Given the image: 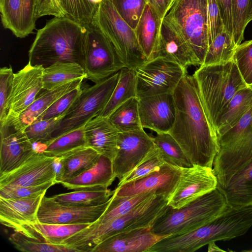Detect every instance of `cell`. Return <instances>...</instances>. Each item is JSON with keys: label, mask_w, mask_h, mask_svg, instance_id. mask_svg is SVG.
Returning a JSON list of instances; mask_svg holds the SVG:
<instances>
[{"label": "cell", "mask_w": 252, "mask_h": 252, "mask_svg": "<svg viewBox=\"0 0 252 252\" xmlns=\"http://www.w3.org/2000/svg\"><path fill=\"white\" fill-rule=\"evenodd\" d=\"M173 94L176 115L169 132L193 165L212 168L220 150L218 138L204 111L193 75L186 74Z\"/></svg>", "instance_id": "6da1fadb"}, {"label": "cell", "mask_w": 252, "mask_h": 252, "mask_svg": "<svg viewBox=\"0 0 252 252\" xmlns=\"http://www.w3.org/2000/svg\"><path fill=\"white\" fill-rule=\"evenodd\" d=\"M84 26L66 17H55L37 31L29 51V63L44 68L57 62L74 63L83 67Z\"/></svg>", "instance_id": "7a4b0ae2"}, {"label": "cell", "mask_w": 252, "mask_h": 252, "mask_svg": "<svg viewBox=\"0 0 252 252\" xmlns=\"http://www.w3.org/2000/svg\"><path fill=\"white\" fill-rule=\"evenodd\" d=\"M192 75L206 116L215 130L219 119L231 98L248 86L233 60L200 65Z\"/></svg>", "instance_id": "3957f363"}, {"label": "cell", "mask_w": 252, "mask_h": 252, "mask_svg": "<svg viewBox=\"0 0 252 252\" xmlns=\"http://www.w3.org/2000/svg\"><path fill=\"white\" fill-rule=\"evenodd\" d=\"M167 205L168 199L163 196L154 195L110 222L100 225L92 223L66 239L64 244L80 252H91L94 247L117 233L151 228Z\"/></svg>", "instance_id": "277c9868"}, {"label": "cell", "mask_w": 252, "mask_h": 252, "mask_svg": "<svg viewBox=\"0 0 252 252\" xmlns=\"http://www.w3.org/2000/svg\"><path fill=\"white\" fill-rule=\"evenodd\" d=\"M252 226V206L234 208L227 205L219 216L191 232L166 238L168 252H193L211 242L229 240L245 234Z\"/></svg>", "instance_id": "5b68a950"}, {"label": "cell", "mask_w": 252, "mask_h": 252, "mask_svg": "<svg viewBox=\"0 0 252 252\" xmlns=\"http://www.w3.org/2000/svg\"><path fill=\"white\" fill-rule=\"evenodd\" d=\"M227 205L223 194L217 188L180 208L167 205L151 230L157 235L166 236L187 233L212 221Z\"/></svg>", "instance_id": "8992f818"}, {"label": "cell", "mask_w": 252, "mask_h": 252, "mask_svg": "<svg viewBox=\"0 0 252 252\" xmlns=\"http://www.w3.org/2000/svg\"><path fill=\"white\" fill-rule=\"evenodd\" d=\"M162 21L202 65L208 47L207 0H173Z\"/></svg>", "instance_id": "52a82bcc"}, {"label": "cell", "mask_w": 252, "mask_h": 252, "mask_svg": "<svg viewBox=\"0 0 252 252\" xmlns=\"http://www.w3.org/2000/svg\"><path fill=\"white\" fill-rule=\"evenodd\" d=\"M92 23L111 43L125 67L136 69L147 61L135 31L109 0H103L98 4Z\"/></svg>", "instance_id": "ba28073f"}, {"label": "cell", "mask_w": 252, "mask_h": 252, "mask_svg": "<svg viewBox=\"0 0 252 252\" xmlns=\"http://www.w3.org/2000/svg\"><path fill=\"white\" fill-rule=\"evenodd\" d=\"M119 77L120 71L92 86L82 89L66 111L52 137L84 126L89 121L97 116L108 103Z\"/></svg>", "instance_id": "9c48e42d"}, {"label": "cell", "mask_w": 252, "mask_h": 252, "mask_svg": "<svg viewBox=\"0 0 252 252\" xmlns=\"http://www.w3.org/2000/svg\"><path fill=\"white\" fill-rule=\"evenodd\" d=\"M85 47L83 68L86 79L98 83L125 67L114 47L93 23L84 26Z\"/></svg>", "instance_id": "30bf717a"}, {"label": "cell", "mask_w": 252, "mask_h": 252, "mask_svg": "<svg viewBox=\"0 0 252 252\" xmlns=\"http://www.w3.org/2000/svg\"><path fill=\"white\" fill-rule=\"evenodd\" d=\"M135 70L138 99L157 94H173L187 74V68L161 58L148 61Z\"/></svg>", "instance_id": "8fae6325"}, {"label": "cell", "mask_w": 252, "mask_h": 252, "mask_svg": "<svg viewBox=\"0 0 252 252\" xmlns=\"http://www.w3.org/2000/svg\"><path fill=\"white\" fill-rule=\"evenodd\" d=\"M111 197L105 203L96 206H79L61 204L53 197H43L37 213L41 223L57 224H92L103 215Z\"/></svg>", "instance_id": "7c38bea8"}, {"label": "cell", "mask_w": 252, "mask_h": 252, "mask_svg": "<svg viewBox=\"0 0 252 252\" xmlns=\"http://www.w3.org/2000/svg\"><path fill=\"white\" fill-rule=\"evenodd\" d=\"M154 145L153 137L143 128L119 133L117 151L112 161L119 182L135 168Z\"/></svg>", "instance_id": "4fadbf2b"}, {"label": "cell", "mask_w": 252, "mask_h": 252, "mask_svg": "<svg viewBox=\"0 0 252 252\" xmlns=\"http://www.w3.org/2000/svg\"><path fill=\"white\" fill-rule=\"evenodd\" d=\"M44 67L30 63L14 73L11 93L7 103L6 121L18 118L34 101L43 89Z\"/></svg>", "instance_id": "5bb4252c"}, {"label": "cell", "mask_w": 252, "mask_h": 252, "mask_svg": "<svg viewBox=\"0 0 252 252\" xmlns=\"http://www.w3.org/2000/svg\"><path fill=\"white\" fill-rule=\"evenodd\" d=\"M217 186L212 168L197 165L181 168L180 179L168 205L180 208L217 189Z\"/></svg>", "instance_id": "9a60e30c"}, {"label": "cell", "mask_w": 252, "mask_h": 252, "mask_svg": "<svg viewBox=\"0 0 252 252\" xmlns=\"http://www.w3.org/2000/svg\"><path fill=\"white\" fill-rule=\"evenodd\" d=\"M57 160L36 151L18 168L0 175V187L37 186L51 181L57 184Z\"/></svg>", "instance_id": "2e32d148"}, {"label": "cell", "mask_w": 252, "mask_h": 252, "mask_svg": "<svg viewBox=\"0 0 252 252\" xmlns=\"http://www.w3.org/2000/svg\"><path fill=\"white\" fill-rule=\"evenodd\" d=\"M252 159V127L234 141L220 147L213 163L217 188L225 187L232 176Z\"/></svg>", "instance_id": "e0dca14e"}, {"label": "cell", "mask_w": 252, "mask_h": 252, "mask_svg": "<svg viewBox=\"0 0 252 252\" xmlns=\"http://www.w3.org/2000/svg\"><path fill=\"white\" fill-rule=\"evenodd\" d=\"M181 173V168L165 162L157 170L117 186L114 193L117 196H126L153 192L168 200L177 185Z\"/></svg>", "instance_id": "ac0fdd59"}, {"label": "cell", "mask_w": 252, "mask_h": 252, "mask_svg": "<svg viewBox=\"0 0 252 252\" xmlns=\"http://www.w3.org/2000/svg\"><path fill=\"white\" fill-rule=\"evenodd\" d=\"M0 175L18 168L36 151L24 129L5 122L0 124Z\"/></svg>", "instance_id": "d6986e66"}, {"label": "cell", "mask_w": 252, "mask_h": 252, "mask_svg": "<svg viewBox=\"0 0 252 252\" xmlns=\"http://www.w3.org/2000/svg\"><path fill=\"white\" fill-rule=\"evenodd\" d=\"M142 127L156 133L169 132L174 123L176 109L173 94H165L139 99Z\"/></svg>", "instance_id": "ffe728a7"}, {"label": "cell", "mask_w": 252, "mask_h": 252, "mask_svg": "<svg viewBox=\"0 0 252 252\" xmlns=\"http://www.w3.org/2000/svg\"><path fill=\"white\" fill-rule=\"evenodd\" d=\"M39 0H0L1 22L18 38H24L35 29Z\"/></svg>", "instance_id": "44dd1931"}, {"label": "cell", "mask_w": 252, "mask_h": 252, "mask_svg": "<svg viewBox=\"0 0 252 252\" xmlns=\"http://www.w3.org/2000/svg\"><path fill=\"white\" fill-rule=\"evenodd\" d=\"M167 237L154 233L151 228L134 229L113 235L94 247L91 252H148Z\"/></svg>", "instance_id": "7402d4cb"}, {"label": "cell", "mask_w": 252, "mask_h": 252, "mask_svg": "<svg viewBox=\"0 0 252 252\" xmlns=\"http://www.w3.org/2000/svg\"><path fill=\"white\" fill-rule=\"evenodd\" d=\"M158 58L176 63L186 68L191 65H200L198 60L188 46L162 21L149 60Z\"/></svg>", "instance_id": "603a6c76"}, {"label": "cell", "mask_w": 252, "mask_h": 252, "mask_svg": "<svg viewBox=\"0 0 252 252\" xmlns=\"http://www.w3.org/2000/svg\"><path fill=\"white\" fill-rule=\"evenodd\" d=\"M45 194L21 199L0 197V223L14 230L23 223L38 221V211Z\"/></svg>", "instance_id": "cb8c5ba5"}, {"label": "cell", "mask_w": 252, "mask_h": 252, "mask_svg": "<svg viewBox=\"0 0 252 252\" xmlns=\"http://www.w3.org/2000/svg\"><path fill=\"white\" fill-rule=\"evenodd\" d=\"M84 131L88 146L112 160L117 151L119 132L108 118L96 116L86 124Z\"/></svg>", "instance_id": "d4e9b609"}, {"label": "cell", "mask_w": 252, "mask_h": 252, "mask_svg": "<svg viewBox=\"0 0 252 252\" xmlns=\"http://www.w3.org/2000/svg\"><path fill=\"white\" fill-rule=\"evenodd\" d=\"M83 79H76L50 90L43 89V91L38 94L33 103L18 118L5 122L16 129H25L59 98L81 86Z\"/></svg>", "instance_id": "484cf974"}, {"label": "cell", "mask_w": 252, "mask_h": 252, "mask_svg": "<svg viewBox=\"0 0 252 252\" xmlns=\"http://www.w3.org/2000/svg\"><path fill=\"white\" fill-rule=\"evenodd\" d=\"M116 178L112 160L100 155L91 168L61 184L68 189L75 190L106 189Z\"/></svg>", "instance_id": "4316f807"}, {"label": "cell", "mask_w": 252, "mask_h": 252, "mask_svg": "<svg viewBox=\"0 0 252 252\" xmlns=\"http://www.w3.org/2000/svg\"><path fill=\"white\" fill-rule=\"evenodd\" d=\"M90 224H57L37 221L23 223L13 231L39 242L62 245L64 240Z\"/></svg>", "instance_id": "83f0119b"}, {"label": "cell", "mask_w": 252, "mask_h": 252, "mask_svg": "<svg viewBox=\"0 0 252 252\" xmlns=\"http://www.w3.org/2000/svg\"><path fill=\"white\" fill-rule=\"evenodd\" d=\"M217 189L231 207L252 206V159L232 176L225 187Z\"/></svg>", "instance_id": "f1b7e54d"}, {"label": "cell", "mask_w": 252, "mask_h": 252, "mask_svg": "<svg viewBox=\"0 0 252 252\" xmlns=\"http://www.w3.org/2000/svg\"><path fill=\"white\" fill-rule=\"evenodd\" d=\"M100 155L93 148L86 146L71 152L57 160L60 163L57 184L67 182L93 167Z\"/></svg>", "instance_id": "f546056e"}, {"label": "cell", "mask_w": 252, "mask_h": 252, "mask_svg": "<svg viewBox=\"0 0 252 252\" xmlns=\"http://www.w3.org/2000/svg\"><path fill=\"white\" fill-rule=\"evenodd\" d=\"M162 20L146 3L135 30L139 46L147 61L155 48Z\"/></svg>", "instance_id": "4dcf8cb0"}, {"label": "cell", "mask_w": 252, "mask_h": 252, "mask_svg": "<svg viewBox=\"0 0 252 252\" xmlns=\"http://www.w3.org/2000/svg\"><path fill=\"white\" fill-rule=\"evenodd\" d=\"M88 146L84 126L71 131L53 137L44 144L34 147L45 155L57 160L79 149Z\"/></svg>", "instance_id": "1f68e13d"}, {"label": "cell", "mask_w": 252, "mask_h": 252, "mask_svg": "<svg viewBox=\"0 0 252 252\" xmlns=\"http://www.w3.org/2000/svg\"><path fill=\"white\" fill-rule=\"evenodd\" d=\"M252 106V88L239 91L231 98L219 119L216 132L218 138L233 126Z\"/></svg>", "instance_id": "d6a6232c"}, {"label": "cell", "mask_w": 252, "mask_h": 252, "mask_svg": "<svg viewBox=\"0 0 252 252\" xmlns=\"http://www.w3.org/2000/svg\"><path fill=\"white\" fill-rule=\"evenodd\" d=\"M136 97L135 69L124 67L112 94L105 107L97 115L108 118L119 106L129 99Z\"/></svg>", "instance_id": "836d02e7"}, {"label": "cell", "mask_w": 252, "mask_h": 252, "mask_svg": "<svg viewBox=\"0 0 252 252\" xmlns=\"http://www.w3.org/2000/svg\"><path fill=\"white\" fill-rule=\"evenodd\" d=\"M83 67L74 63L57 62L43 69V89L50 90L78 79H86Z\"/></svg>", "instance_id": "e575fe53"}, {"label": "cell", "mask_w": 252, "mask_h": 252, "mask_svg": "<svg viewBox=\"0 0 252 252\" xmlns=\"http://www.w3.org/2000/svg\"><path fill=\"white\" fill-rule=\"evenodd\" d=\"M154 195L156 194L153 192H145L130 196H119L114 192L104 213L93 224L100 225L110 222L125 215Z\"/></svg>", "instance_id": "d590c367"}, {"label": "cell", "mask_w": 252, "mask_h": 252, "mask_svg": "<svg viewBox=\"0 0 252 252\" xmlns=\"http://www.w3.org/2000/svg\"><path fill=\"white\" fill-rule=\"evenodd\" d=\"M138 101L137 97L129 99L115 109L108 117L119 132L143 128L139 113Z\"/></svg>", "instance_id": "8d00e7d4"}, {"label": "cell", "mask_w": 252, "mask_h": 252, "mask_svg": "<svg viewBox=\"0 0 252 252\" xmlns=\"http://www.w3.org/2000/svg\"><path fill=\"white\" fill-rule=\"evenodd\" d=\"M153 139L165 162L180 168L190 167L193 165L179 143L169 132L157 133Z\"/></svg>", "instance_id": "74e56055"}, {"label": "cell", "mask_w": 252, "mask_h": 252, "mask_svg": "<svg viewBox=\"0 0 252 252\" xmlns=\"http://www.w3.org/2000/svg\"><path fill=\"white\" fill-rule=\"evenodd\" d=\"M114 190L108 189L96 190H80L55 195L52 197L61 204L79 206H96L107 202L114 194Z\"/></svg>", "instance_id": "f35d334b"}, {"label": "cell", "mask_w": 252, "mask_h": 252, "mask_svg": "<svg viewBox=\"0 0 252 252\" xmlns=\"http://www.w3.org/2000/svg\"><path fill=\"white\" fill-rule=\"evenodd\" d=\"M237 47L233 37L224 28L208 45L202 65L216 64L233 60Z\"/></svg>", "instance_id": "ab89813d"}, {"label": "cell", "mask_w": 252, "mask_h": 252, "mask_svg": "<svg viewBox=\"0 0 252 252\" xmlns=\"http://www.w3.org/2000/svg\"><path fill=\"white\" fill-rule=\"evenodd\" d=\"M9 240L19 251L25 252H79L75 249L64 245H56L39 242L29 238L14 231Z\"/></svg>", "instance_id": "60d3db41"}, {"label": "cell", "mask_w": 252, "mask_h": 252, "mask_svg": "<svg viewBox=\"0 0 252 252\" xmlns=\"http://www.w3.org/2000/svg\"><path fill=\"white\" fill-rule=\"evenodd\" d=\"M65 17L85 26L93 22L98 4L92 0H61Z\"/></svg>", "instance_id": "b9f144b4"}, {"label": "cell", "mask_w": 252, "mask_h": 252, "mask_svg": "<svg viewBox=\"0 0 252 252\" xmlns=\"http://www.w3.org/2000/svg\"><path fill=\"white\" fill-rule=\"evenodd\" d=\"M65 113L52 118L37 120L27 126L24 131L34 147L45 144L53 138Z\"/></svg>", "instance_id": "7bdbcfd3"}, {"label": "cell", "mask_w": 252, "mask_h": 252, "mask_svg": "<svg viewBox=\"0 0 252 252\" xmlns=\"http://www.w3.org/2000/svg\"><path fill=\"white\" fill-rule=\"evenodd\" d=\"M165 163L159 149L154 144L140 162L125 178L120 181L118 186L143 177L158 170Z\"/></svg>", "instance_id": "ee69618b"}, {"label": "cell", "mask_w": 252, "mask_h": 252, "mask_svg": "<svg viewBox=\"0 0 252 252\" xmlns=\"http://www.w3.org/2000/svg\"><path fill=\"white\" fill-rule=\"evenodd\" d=\"M233 60L247 86L252 88V39L236 47Z\"/></svg>", "instance_id": "f6af8a7d"}, {"label": "cell", "mask_w": 252, "mask_h": 252, "mask_svg": "<svg viewBox=\"0 0 252 252\" xmlns=\"http://www.w3.org/2000/svg\"><path fill=\"white\" fill-rule=\"evenodd\" d=\"M120 16L135 30L144 7L145 0H109Z\"/></svg>", "instance_id": "bcb514c9"}, {"label": "cell", "mask_w": 252, "mask_h": 252, "mask_svg": "<svg viewBox=\"0 0 252 252\" xmlns=\"http://www.w3.org/2000/svg\"><path fill=\"white\" fill-rule=\"evenodd\" d=\"M250 0H231L234 42L238 46L244 39L245 30L248 25L247 13Z\"/></svg>", "instance_id": "7dc6e473"}, {"label": "cell", "mask_w": 252, "mask_h": 252, "mask_svg": "<svg viewBox=\"0 0 252 252\" xmlns=\"http://www.w3.org/2000/svg\"><path fill=\"white\" fill-rule=\"evenodd\" d=\"M56 184L51 181L37 186L0 187V197L15 199L34 197L45 193L49 188Z\"/></svg>", "instance_id": "c3c4849f"}, {"label": "cell", "mask_w": 252, "mask_h": 252, "mask_svg": "<svg viewBox=\"0 0 252 252\" xmlns=\"http://www.w3.org/2000/svg\"><path fill=\"white\" fill-rule=\"evenodd\" d=\"M14 72L11 66L0 69V124L5 123L7 117V103L11 91Z\"/></svg>", "instance_id": "681fc988"}, {"label": "cell", "mask_w": 252, "mask_h": 252, "mask_svg": "<svg viewBox=\"0 0 252 252\" xmlns=\"http://www.w3.org/2000/svg\"><path fill=\"white\" fill-rule=\"evenodd\" d=\"M82 90L80 86L59 98L36 121L56 117L65 113L81 94Z\"/></svg>", "instance_id": "f907efd6"}, {"label": "cell", "mask_w": 252, "mask_h": 252, "mask_svg": "<svg viewBox=\"0 0 252 252\" xmlns=\"http://www.w3.org/2000/svg\"><path fill=\"white\" fill-rule=\"evenodd\" d=\"M252 127V106L233 126L218 138L219 146L234 141Z\"/></svg>", "instance_id": "816d5d0a"}, {"label": "cell", "mask_w": 252, "mask_h": 252, "mask_svg": "<svg viewBox=\"0 0 252 252\" xmlns=\"http://www.w3.org/2000/svg\"><path fill=\"white\" fill-rule=\"evenodd\" d=\"M208 45L225 28L216 0H207Z\"/></svg>", "instance_id": "f5cc1de1"}, {"label": "cell", "mask_w": 252, "mask_h": 252, "mask_svg": "<svg viewBox=\"0 0 252 252\" xmlns=\"http://www.w3.org/2000/svg\"><path fill=\"white\" fill-rule=\"evenodd\" d=\"M53 15L55 17H65L61 0H39L37 18Z\"/></svg>", "instance_id": "db71d44e"}, {"label": "cell", "mask_w": 252, "mask_h": 252, "mask_svg": "<svg viewBox=\"0 0 252 252\" xmlns=\"http://www.w3.org/2000/svg\"><path fill=\"white\" fill-rule=\"evenodd\" d=\"M216 1L218 5L225 28L233 37V26L231 0H216Z\"/></svg>", "instance_id": "11a10c76"}, {"label": "cell", "mask_w": 252, "mask_h": 252, "mask_svg": "<svg viewBox=\"0 0 252 252\" xmlns=\"http://www.w3.org/2000/svg\"><path fill=\"white\" fill-rule=\"evenodd\" d=\"M173 0H148L149 3L158 17L162 20Z\"/></svg>", "instance_id": "9f6ffc18"}, {"label": "cell", "mask_w": 252, "mask_h": 252, "mask_svg": "<svg viewBox=\"0 0 252 252\" xmlns=\"http://www.w3.org/2000/svg\"><path fill=\"white\" fill-rule=\"evenodd\" d=\"M208 252H225L224 250L220 249L216 244L215 242H211L208 244Z\"/></svg>", "instance_id": "6f0895ef"}, {"label": "cell", "mask_w": 252, "mask_h": 252, "mask_svg": "<svg viewBox=\"0 0 252 252\" xmlns=\"http://www.w3.org/2000/svg\"><path fill=\"white\" fill-rule=\"evenodd\" d=\"M252 20V0H250L247 13V22L248 24Z\"/></svg>", "instance_id": "680465c9"}, {"label": "cell", "mask_w": 252, "mask_h": 252, "mask_svg": "<svg viewBox=\"0 0 252 252\" xmlns=\"http://www.w3.org/2000/svg\"><path fill=\"white\" fill-rule=\"evenodd\" d=\"M247 251V252H252V250H248V251Z\"/></svg>", "instance_id": "91938a15"}]
</instances>
